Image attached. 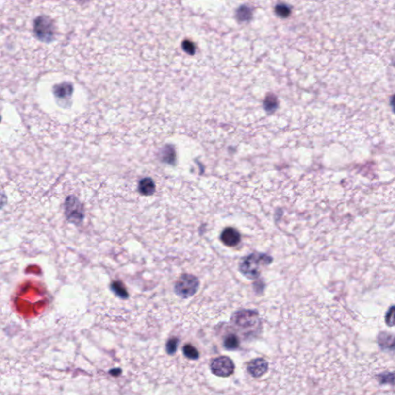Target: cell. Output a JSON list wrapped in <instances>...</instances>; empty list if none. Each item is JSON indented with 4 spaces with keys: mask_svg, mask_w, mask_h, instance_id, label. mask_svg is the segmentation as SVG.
Segmentation results:
<instances>
[{
    "mask_svg": "<svg viewBox=\"0 0 395 395\" xmlns=\"http://www.w3.org/2000/svg\"><path fill=\"white\" fill-rule=\"evenodd\" d=\"M272 259L264 254H252L247 256L240 263V271L250 279L256 278L260 274L262 265L270 263Z\"/></svg>",
    "mask_w": 395,
    "mask_h": 395,
    "instance_id": "6da1fadb",
    "label": "cell"
},
{
    "mask_svg": "<svg viewBox=\"0 0 395 395\" xmlns=\"http://www.w3.org/2000/svg\"><path fill=\"white\" fill-rule=\"evenodd\" d=\"M199 287V281L194 276L184 274L180 277L175 284V293L180 297H191L197 292Z\"/></svg>",
    "mask_w": 395,
    "mask_h": 395,
    "instance_id": "7a4b0ae2",
    "label": "cell"
},
{
    "mask_svg": "<svg viewBox=\"0 0 395 395\" xmlns=\"http://www.w3.org/2000/svg\"><path fill=\"white\" fill-rule=\"evenodd\" d=\"M34 32L42 41H51L54 36V25L53 21L44 16L38 17L34 22Z\"/></svg>",
    "mask_w": 395,
    "mask_h": 395,
    "instance_id": "3957f363",
    "label": "cell"
},
{
    "mask_svg": "<svg viewBox=\"0 0 395 395\" xmlns=\"http://www.w3.org/2000/svg\"><path fill=\"white\" fill-rule=\"evenodd\" d=\"M65 214L68 220L74 224H80L83 220V206L74 196L68 198L65 202Z\"/></svg>",
    "mask_w": 395,
    "mask_h": 395,
    "instance_id": "277c9868",
    "label": "cell"
},
{
    "mask_svg": "<svg viewBox=\"0 0 395 395\" xmlns=\"http://www.w3.org/2000/svg\"><path fill=\"white\" fill-rule=\"evenodd\" d=\"M211 370L214 375L226 378L233 374L235 365L230 358L223 356L213 360L211 364Z\"/></svg>",
    "mask_w": 395,
    "mask_h": 395,
    "instance_id": "5b68a950",
    "label": "cell"
},
{
    "mask_svg": "<svg viewBox=\"0 0 395 395\" xmlns=\"http://www.w3.org/2000/svg\"><path fill=\"white\" fill-rule=\"evenodd\" d=\"M258 314L253 311H239L234 315V323L243 328L253 327L257 322Z\"/></svg>",
    "mask_w": 395,
    "mask_h": 395,
    "instance_id": "8992f818",
    "label": "cell"
},
{
    "mask_svg": "<svg viewBox=\"0 0 395 395\" xmlns=\"http://www.w3.org/2000/svg\"><path fill=\"white\" fill-rule=\"evenodd\" d=\"M269 364L268 362L263 358H256L252 360L247 366L248 372L254 378H260L265 375L268 371Z\"/></svg>",
    "mask_w": 395,
    "mask_h": 395,
    "instance_id": "52a82bcc",
    "label": "cell"
},
{
    "mask_svg": "<svg viewBox=\"0 0 395 395\" xmlns=\"http://www.w3.org/2000/svg\"><path fill=\"white\" fill-rule=\"evenodd\" d=\"M240 234L237 230L235 229L229 227L222 231L221 235V240L227 247H235L239 244L240 242Z\"/></svg>",
    "mask_w": 395,
    "mask_h": 395,
    "instance_id": "ba28073f",
    "label": "cell"
},
{
    "mask_svg": "<svg viewBox=\"0 0 395 395\" xmlns=\"http://www.w3.org/2000/svg\"><path fill=\"white\" fill-rule=\"evenodd\" d=\"M139 192L144 196H151L155 192V185L151 179H144L139 182Z\"/></svg>",
    "mask_w": 395,
    "mask_h": 395,
    "instance_id": "9c48e42d",
    "label": "cell"
},
{
    "mask_svg": "<svg viewBox=\"0 0 395 395\" xmlns=\"http://www.w3.org/2000/svg\"><path fill=\"white\" fill-rule=\"evenodd\" d=\"M72 91L71 86L67 83H63L54 87V94L58 98H68L71 95Z\"/></svg>",
    "mask_w": 395,
    "mask_h": 395,
    "instance_id": "30bf717a",
    "label": "cell"
},
{
    "mask_svg": "<svg viewBox=\"0 0 395 395\" xmlns=\"http://www.w3.org/2000/svg\"><path fill=\"white\" fill-rule=\"evenodd\" d=\"M111 290H113L115 294L118 296L119 297L126 299L128 296L126 288H125V286H124V284H123L121 282H118V281L114 282L113 283L111 284Z\"/></svg>",
    "mask_w": 395,
    "mask_h": 395,
    "instance_id": "8fae6325",
    "label": "cell"
},
{
    "mask_svg": "<svg viewBox=\"0 0 395 395\" xmlns=\"http://www.w3.org/2000/svg\"><path fill=\"white\" fill-rule=\"evenodd\" d=\"M239 346V341L235 335L230 334L226 337L224 341V346L228 350H235Z\"/></svg>",
    "mask_w": 395,
    "mask_h": 395,
    "instance_id": "7c38bea8",
    "label": "cell"
},
{
    "mask_svg": "<svg viewBox=\"0 0 395 395\" xmlns=\"http://www.w3.org/2000/svg\"><path fill=\"white\" fill-rule=\"evenodd\" d=\"M183 353L186 358L189 359L196 360L199 358V353L197 349L192 345H186L183 347Z\"/></svg>",
    "mask_w": 395,
    "mask_h": 395,
    "instance_id": "4fadbf2b",
    "label": "cell"
},
{
    "mask_svg": "<svg viewBox=\"0 0 395 395\" xmlns=\"http://www.w3.org/2000/svg\"><path fill=\"white\" fill-rule=\"evenodd\" d=\"M264 105H265V109L267 111H271L276 109L277 107V98L273 94H270L265 98Z\"/></svg>",
    "mask_w": 395,
    "mask_h": 395,
    "instance_id": "5bb4252c",
    "label": "cell"
},
{
    "mask_svg": "<svg viewBox=\"0 0 395 395\" xmlns=\"http://www.w3.org/2000/svg\"><path fill=\"white\" fill-rule=\"evenodd\" d=\"M178 345H179V340L177 338L173 337V338L170 339L166 345V350H167V354H175L177 350Z\"/></svg>",
    "mask_w": 395,
    "mask_h": 395,
    "instance_id": "9a60e30c",
    "label": "cell"
},
{
    "mask_svg": "<svg viewBox=\"0 0 395 395\" xmlns=\"http://www.w3.org/2000/svg\"><path fill=\"white\" fill-rule=\"evenodd\" d=\"M237 16L240 20H247V19H250L252 16V13L248 7L243 6V7L239 8L238 10Z\"/></svg>",
    "mask_w": 395,
    "mask_h": 395,
    "instance_id": "2e32d148",
    "label": "cell"
},
{
    "mask_svg": "<svg viewBox=\"0 0 395 395\" xmlns=\"http://www.w3.org/2000/svg\"><path fill=\"white\" fill-rule=\"evenodd\" d=\"M277 15L281 17H287L290 14V9L284 4H279L275 8Z\"/></svg>",
    "mask_w": 395,
    "mask_h": 395,
    "instance_id": "e0dca14e",
    "label": "cell"
},
{
    "mask_svg": "<svg viewBox=\"0 0 395 395\" xmlns=\"http://www.w3.org/2000/svg\"><path fill=\"white\" fill-rule=\"evenodd\" d=\"M394 307L390 309V311L388 312V314L386 316V323L388 325L393 327L394 325V316H395V311H394Z\"/></svg>",
    "mask_w": 395,
    "mask_h": 395,
    "instance_id": "ac0fdd59",
    "label": "cell"
},
{
    "mask_svg": "<svg viewBox=\"0 0 395 395\" xmlns=\"http://www.w3.org/2000/svg\"><path fill=\"white\" fill-rule=\"evenodd\" d=\"M6 204V197L2 191L0 190V209L4 207Z\"/></svg>",
    "mask_w": 395,
    "mask_h": 395,
    "instance_id": "d6986e66",
    "label": "cell"
},
{
    "mask_svg": "<svg viewBox=\"0 0 395 395\" xmlns=\"http://www.w3.org/2000/svg\"><path fill=\"white\" fill-rule=\"evenodd\" d=\"M110 373H111V375H115V376H118L121 373V370H120V369H115V370L111 371Z\"/></svg>",
    "mask_w": 395,
    "mask_h": 395,
    "instance_id": "ffe728a7",
    "label": "cell"
},
{
    "mask_svg": "<svg viewBox=\"0 0 395 395\" xmlns=\"http://www.w3.org/2000/svg\"><path fill=\"white\" fill-rule=\"evenodd\" d=\"M0 121H1V118H0Z\"/></svg>",
    "mask_w": 395,
    "mask_h": 395,
    "instance_id": "44dd1931",
    "label": "cell"
}]
</instances>
